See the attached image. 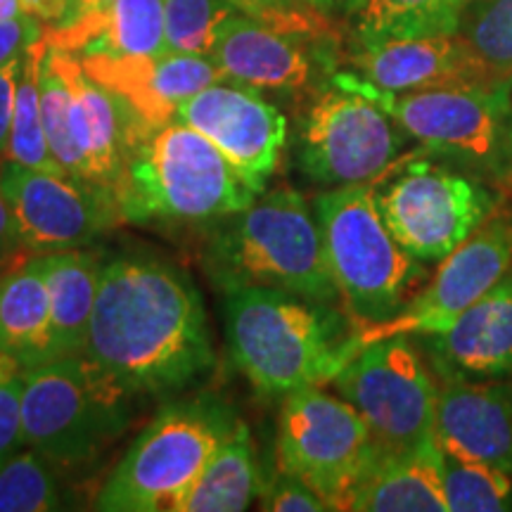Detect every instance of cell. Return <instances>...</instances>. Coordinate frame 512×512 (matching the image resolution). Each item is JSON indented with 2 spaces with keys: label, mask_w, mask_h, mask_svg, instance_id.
Wrapping results in <instances>:
<instances>
[{
  "label": "cell",
  "mask_w": 512,
  "mask_h": 512,
  "mask_svg": "<svg viewBox=\"0 0 512 512\" xmlns=\"http://www.w3.org/2000/svg\"><path fill=\"white\" fill-rule=\"evenodd\" d=\"M83 354L128 396L188 387L214 366L200 290L169 261H107Z\"/></svg>",
  "instance_id": "6da1fadb"
},
{
  "label": "cell",
  "mask_w": 512,
  "mask_h": 512,
  "mask_svg": "<svg viewBox=\"0 0 512 512\" xmlns=\"http://www.w3.org/2000/svg\"><path fill=\"white\" fill-rule=\"evenodd\" d=\"M226 339L235 368L273 399L330 384L361 349L330 304L275 287L226 292Z\"/></svg>",
  "instance_id": "7a4b0ae2"
},
{
  "label": "cell",
  "mask_w": 512,
  "mask_h": 512,
  "mask_svg": "<svg viewBox=\"0 0 512 512\" xmlns=\"http://www.w3.org/2000/svg\"><path fill=\"white\" fill-rule=\"evenodd\" d=\"M204 268L223 294L275 287L320 304L339 299L316 209L287 185L264 190L247 209L219 221L204 249Z\"/></svg>",
  "instance_id": "3957f363"
},
{
  "label": "cell",
  "mask_w": 512,
  "mask_h": 512,
  "mask_svg": "<svg viewBox=\"0 0 512 512\" xmlns=\"http://www.w3.org/2000/svg\"><path fill=\"white\" fill-rule=\"evenodd\" d=\"M256 197L219 147L174 119L136 145L117 207L121 219L140 223H219Z\"/></svg>",
  "instance_id": "277c9868"
},
{
  "label": "cell",
  "mask_w": 512,
  "mask_h": 512,
  "mask_svg": "<svg viewBox=\"0 0 512 512\" xmlns=\"http://www.w3.org/2000/svg\"><path fill=\"white\" fill-rule=\"evenodd\" d=\"M325 259L354 328L384 323L406 309L430 275L403 249L375 202V181L328 188L316 197Z\"/></svg>",
  "instance_id": "5b68a950"
},
{
  "label": "cell",
  "mask_w": 512,
  "mask_h": 512,
  "mask_svg": "<svg viewBox=\"0 0 512 512\" xmlns=\"http://www.w3.org/2000/svg\"><path fill=\"white\" fill-rule=\"evenodd\" d=\"M238 422V415L214 394L164 406L102 484L95 508L171 512Z\"/></svg>",
  "instance_id": "8992f818"
},
{
  "label": "cell",
  "mask_w": 512,
  "mask_h": 512,
  "mask_svg": "<svg viewBox=\"0 0 512 512\" xmlns=\"http://www.w3.org/2000/svg\"><path fill=\"white\" fill-rule=\"evenodd\" d=\"M128 401L86 354L53 358L24 370V439L55 467L88 465L126 430Z\"/></svg>",
  "instance_id": "52a82bcc"
},
{
  "label": "cell",
  "mask_w": 512,
  "mask_h": 512,
  "mask_svg": "<svg viewBox=\"0 0 512 512\" xmlns=\"http://www.w3.org/2000/svg\"><path fill=\"white\" fill-rule=\"evenodd\" d=\"M342 76L427 150L463 159L491 176L512 174V81L392 93L356 74Z\"/></svg>",
  "instance_id": "ba28073f"
},
{
  "label": "cell",
  "mask_w": 512,
  "mask_h": 512,
  "mask_svg": "<svg viewBox=\"0 0 512 512\" xmlns=\"http://www.w3.org/2000/svg\"><path fill=\"white\" fill-rule=\"evenodd\" d=\"M361 413L380 453L434 441L439 382L408 335L363 344L330 382Z\"/></svg>",
  "instance_id": "9c48e42d"
},
{
  "label": "cell",
  "mask_w": 512,
  "mask_h": 512,
  "mask_svg": "<svg viewBox=\"0 0 512 512\" xmlns=\"http://www.w3.org/2000/svg\"><path fill=\"white\" fill-rule=\"evenodd\" d=\"M377 453L366 420L342 396L320 387L285 396L278 470L316 491L330 510H347L351 491L375 463Z\"/></svg>",
  "instance_id": "30bf717a"
},
{
  "label": "cell",
  "mask_w": 512,
  "mask_h": 512,
  "mask_svg": "<svg viewBox=\"0 0 512 512\" xmlns=\"http://www.w3.org/2000/svg\"><path fill=\"white\" fill-rule=\"evenodd\" d=\"M375 202L389 233L422 264H439L498 209L482 181L430 162L389 169Z\"/></svg>",
  "instance_id": "8fae6325"
},
{
  "label": "cell",
  "mask_w": 512,
  "mask_h": 512,
  "mask_svg": "<svg viewBox=\"0 0 512 512\" xmlns=\"http://www.w3.org/2000/svg\"><path fill=\"white\" fill-rule=\"evenodd\" d=\"M408 133L387 112L344 81L313 102L299 138V166L320 188L373 183L392 169Z\"/></svg>",
  "instance_id": "7c38bea8"
},
{
  "label": "cell",
  "mask_w": 512,
  "mask_h": 512,
  "mask_svg": "<svg viewBox=\"0 0 512 512\" xmlns=\"http://www.w3.org/2000/svg\"><path fill=\"white\" fill-rule=\"evenodd\" d=\"M512 271V209H496L458 249L439 261L437 273L399 316L354 328L358 342L394 335H434L470 309Z\"/></svg>",
  "instance_id": "4fadbf2b"
},
{
  "label": "cell",
  "mask_w": 512,
  "mask_h": 512,
  "mask_svg": "<svg viewBox=\"0 0 512 512\" xmlns=\"http://www.w3.org/2000/svg\"><path fill=\"white\" fill-rule=\"evenodd\" d=\"M0 192L31 254L86 247L121 219L107 190L69 174H50L3 159Z\"/></svg>",
  "instance_id": "5bb4252c"
},
{
  "label": "cell",
  "mask_w": 512,
  "mask_h": 512,
  "mask_svg": "<svg viewBox=\"0 0 512 512\" xmlns=\"http://www.w3.org/2000/svg\"><path fill=\"white\" fill-rule=\"evenodd\" d=\"M221 150L256 195L266 190L285 150L287 121L252 86L211 83L178 105L176 117Z\"/></svg>",
  "instance_id": "9a60e30c"
},
{
  "label": "cell",
  "mask_w": 512,
  "mask_h": 512,
  "mask_svg": "<svg viewBox=\"0 0 512 512\" xmlns=\"http://www.w3.org/2000/svg\"><path fill=\"white\" fill-rule=\"evenodd\" d=\"M50 50L69 88V126L86 181L110 192L117 202L128 159L152 128L119 93L95 81L72 50L55 46Z\"/></svg>",
  "instance_id": "2e32d148"
},
{
  "label": "cell",
  "mask_w": 512,
  "mask_h": 512,
  "mask_svg": "<svg viewBox=\"0 0 512 512\" xmlns=\"http://www.w3.org/2000/svg\"><path fill=\"white\" fill-rule=\"evenodd\" d=\"M434 437L444 456L512 475V389L496 380L439 375Z\"/></svg>",
  "instance_id": "e0dca14e"
},
{
  "label": "cell",
  "mask_w": 512,
  "mask_h": 512,
  "mask_svg": "<svg viewBox=\"0 0 512 512\" xmlns=\"http://www.w3.org/2000/svg\"><path fill=\"white\" fill-rule=\"evenodd\" d=\"M81 62L95 81L119 93L150 128L174 121L178 105L211 83L226 81L209 55H81Z\"/></svg>",
  "instance_id": "ac0fdd59"
},
{
  "label": "cell",
  "mask_w": 512,
  "mask_h": 512,
  "mask_svg": "<svg viewBox=\"0 0 512 512\" xmlns=\"http://www.w3.org/2000/svg\"><path fill=\"white\" fill-rule=\"evenodd\" d=\"M425 349L437 375L467 380L512 377V271L451 325L425 335Z\"/></svg>",
  "instance_id": "d6986e66"
},
{
  "label": "cell",
  "mask_w": 512,
  "mask_h": 512,
  "mask_svg": "<svg viewBox=\"0 0 512 512\" xmlns=\"http://www.w3.org/2000/svg\"><path fill=\"white\" fill-rule=\"evenodd\" d=\"M354 64L361 79L392 93L498 81L486 72L460 31L361 46Z\"/></svg>",
  "instance_id": "ffe728a7"
},
{
  "label": "cell",
  "mask_w": 512,
  "mask_h": 512,
  "mask_svg": "<svg viewBox=\"0 0 512 512\" xmlns=\"http://www.w3.org/2000/svg\"><path fill=\"white\" fill-rule=\"evenodd\" d=\"M211 60L223 79L256 91H299L311 81L313 60L304 34L233 12L216 34Z\"/></svg>",
  "instance_id": "44dd1931"
},
{
  "label": "cell",
  "mask_w": 512,
  "mask_h": 512,
  "mask_svg": "<svg viewBox=\"0 0 512 512\" xmlns=\"http://www.w3.org/2000/svg\"><path fill=\"white\" fill-rule=\"evenodd\" d=\"M356 512H448L444 451L437 439L411 451L377 453L375 463L351 491Z\"/></svg>",
  "instance_id": "7402d4cb"
},
{
  "label": "cell",
  "mask_w": 512,
  "mask_h": 512,
  "mask_svg": "<svg viewBox=\"0 0 512 512\" xmlns=\"http://www.w3.org/2000/svg\"><path fill=\"white\" fill-rule=\"evenodd\" d=\"M46 41L81 55H162L164 0H114L107 10L48 31Z\"/></svg>",
  "instance_id": "603a6c76"
},
{
  "label": "cell",
  "mask_w": 512,
  "mask_h": 512,
  "mask_svg": "<svg viewBox=\"0 0 512 512\" xmlns=\"http://www.w3.org/2000/svg\"><path fill=\"white\" fill-rule=\"evenodd\" d=\"M0 351L24 370L57 358L43 254L29 256L0 278Z\"/></svg>",
  "instance_id": "cb8c5ba5"
},
{
  "label": "cell",
  "mask_w": 512,
  "mask_h": 512,
  "mask_svg": "<svg viewBox=\"0 0 512 512\" xmlns=\"http://www.w3.org/2000/svg\"><path fill=\"white\" fill-rule=\"evenodd\" d=\"M43 271L53 313L55 354L57 358L83 354L98 299L100 259L81 247L60 249L43 254Z\"/></svg>",
  "instance_id": "d4e9b609"
},
{
  "label": "cell",
  "mask_w": 512,
  "mask_h": 512,
  "mask_svg": "<svg viewBox=\"0 0 512 512\" xmlns=\"http://www.w3.org/2000/svg\"><path fill=\"white\" fill-rule=\"evenodd\" d=\"M261 489L264 482L252 434L240 420L171 512H240L249 508Z\"/></svg>",
  "instance_id": "484cf974"
},
{
  "label": "cell",
  "mask_w": 512,
  "mask_h": 512,
  "mask_svg": "<svg viewBox=\"0 0 512 512\" xmlns=\"http://www.w3.org/2000/svg\"><path fill=\"white\" fill-rule=\"evenodd\" d=\"M463 0H361L356 10L358 48L401 38L458 34Z\"/></svg>",
  "instance_id": "4316f807"
},
{
  "label": "cell",
  "mask_w": 512,
  "mask_h": 512,
  "mask_svg": "<svg viewBox=\"0 0 512 512\" xmlns=\"http://www.w3.org/2000/svg\"><path fill=\"white\" fill-rule=\"evenodd\" d=\"M46 53V36L34 43L24 55L22 74H19L15 117H12L8 150L5 159L31 166L38 171H50V174H67L50 150L46 138V126H43L41 112V83H38V69H41V57Z\"/></svg>",
  "instance_id": "83f0119b"
},
{
  "label": "cell",
  "mask_w": 512,
  "mask_h": 512,
  "mask_svg": "<svg viewBox=\"0 0 512 512\" xmlns=\"http://www.w3.org/2000/svg\"><path fill=\"white\" fill-rule=\"evenodd\" d=\"M55 465L34 448L0 467V512H48L62 508Z\"/></svg>",
  "instance_id": "f1b7e54d"
},
{
  "label": "cell",
  "mask_w": 512,
  "mask_h": 512,
  "mask_svg": "<svg viewBox=\"0 0 512 512\" xmlns=\"http://www.w3.org/2000/svg\"><path fill=\"white\" fill-rule=\"evenodd\" d=\"M448 512H503L512 508V475L484 463L444 456Z\"/></svg>",
  "instance_id": "f546056e"
},
{
  "label": "cell",
  "mask_w": 512,
  "mask_h": 512,
  "mask_svg": "<svg viewBox=\"0 0 512 512\" xmlns=\"http://www.w3.org/2000/svg\"><path fill=\"white\" fill-rule=\"evenodd\" d=\"M240 12L228 0H164V50L211 55L221 24Z\"/></svg>",
  "instance_id": "4dcf8cb0"
},
{
  "label": "cell",
  "mask_w": 512,
  "mask_h": 512,
  "mask_svg": "<svg viewBox=\"0 0 512 512\" xmlns=\"http://www.w3.org/2000/svg\"><path fill=\"white\" fill-rule=\"evenodd\" d=\"M460 36L494 79L512 81V0H479Z\"/></svg>",
  "instance_id": "1f68e13d"
},
{
  "label": "cell",
  "mask_w": 512,
  "mask_h": 512,
  "mask_svg": "<svg viewBox=\"0 0 512 512\" xmlns=\"http://www.w3.org/2000/svg\"><path fill=\"white\" fill-rule=\"evenodd\" d=\"M38 83H41V112L50 150L69 176L86 181L81 152L72 138V126H69V88L48 41L46 53L41 57V69H38Z\"/></svg>",
  "instance_id": "d6a6232c"
},
{
  "label": "cell",
  "mask_w": 512,
  "mask_h": 512,
  "mask_svg": "<svg viewBox=\"0 0 512 512\" xmlns=\"http://www.w3.org/2000/svg\"><path fill=\"white\" fill-rule=\"evenodd\" d=\"M245 15L271 24V27L294 31V34H323L325 22L309 10H299L292 0H228Z\"/></svg>",
  "instance_id": "836d02e7"
},
{
  "label": "cell",
  "mask_w": 512,
  "mask_h": 512,
  "mask_svg": "<svg viewBox=\"0 0 512 512\" xmlns=\"http://www.w3.org/2000/svg\"><path fill=\"white\" fill-rule=\"evenodd\" d=\"M24 370L0 380V467L27 446L22 422Z\"/></svg>",
  "instance_id": "e575fe53"
},
{
  "label": "cell",
  "mask_w": 512,
  "mask_h": 512,
  "mask_svg": "<svg viewBox=\"0 0 512 512\" xmlns=\"http://www.w3.org/2000/svg\"><path fill=\"white\" fill-rule=\"evenodd\" d=\"M261 510L268 512H325L328 503L297 477L280 470L278 477L268 479L261 489Z\"/></svg>",
  "instance_id": "d590c367"
},
{
  "label": "cell",
  "mask_w": 512,
  "mask_h": 512,
  "mask_svg": "<svg viewBox=\"0 0 512 512\" xmlns=\"http://www.w3.org/2000/svg\"><path fill=\"white\" fill-rule=\"evenodd\" d=\"M46 36L43 22L36 17H15L0 22V67L22 57L34 43Z\"/></svg>",
  "instance_id": "8d00e7d4"
},
{
  "label": "cell",
  "mask_w": 512,
  "mask_h": 512,
  "mask_svg": "<svg viewBox=\"0 0 512 512\" xmlns=\"http://www.w3.org/2000/svg\"><path fill=\"white\" fill-rule=\"evenodd\" d=\"M29 256L34 254L24 247L22 238H19L15 216H12L8 202H5L3 192H0V278L8 275L22 261H27Z\"/></svg>",
  "instance_id": "74e56055"
},
{
  "label": "cell",
  "mask_w": 512,
  "mask_h": 512,
  "mask_svg": "<svg viewBox=\"0 0 512 512\" xmlns=\"http://www.w3.org/2000/svg\"><path fill=\"white\" fill-rule=\"evenodd\" d=\"M24 55L0 67V157H5V150H8L12 117H15L19 74H22Z\"/></svg>",
  "instance_id": "f35d334b"
},
{
  "label": "cell",
  "mask_w": 512,
  "mask_h": 512,
  "mask_svg": "<svg viewBox=\"0 0 512 512\" xmlns=\"http://www.w3.org/2000/svg\"><path fill=\"white\" fill-rule=\"evenodd\" d=\"M114 0H74V8H72V15H69L67 22L57 24V27H67V24L76 22V19L86 17V15H95V12H102L107 10Z\"/></svg>",
  "instance_id": "ab89813d"
},
{
  "label": "cell",
  "mask_w": 512,
  "mask_h": 512,
  "mask_svg": "<svg viewBox=\"0 0 512 512\" xmlns=\"http://www.w3.org/2000/svg\"><path fill=\"white\" fill-rule=\"evenodd\" d=\"M313 10L320 12H332V10H342V12H351L356 15V10L361 8V0H306Z\"/></svg>",
  "instance_id": "60d3db41"
},
{
  "label": "cell",
  "mask_w": 512,
  "mask_h": 512,
  "mask_svg": "<svg viewBox=\"0 0 512 512\" xmlns=\"http://www.w3.org/2000/svg\"><path fill=\"white\" fill-rule=\"evenodd\" d=\"M22 370H24V368L19 366L15 358L8 356V354H3V351H0V380H5V377H10V375L22 373Z\"/></svg>",
  "instance_id": "b9f144b4"
},
{
  "label": "cell",
  "mask_w": 512,
  "mask_h": 512,
  "mask_svg": "<svg viewBox=\"0 0 512 512\" xmlns=\"http://www.w3.org/2000/svg\"><path fill=\"white\" fill-rule=\"evenodd\" d=\"M463 3H465V8H467V5H475V3H479V0H463Z\"/></svg>",
  "instance_id": "7bdbcfd3"
}]
</instances>
